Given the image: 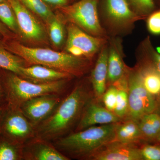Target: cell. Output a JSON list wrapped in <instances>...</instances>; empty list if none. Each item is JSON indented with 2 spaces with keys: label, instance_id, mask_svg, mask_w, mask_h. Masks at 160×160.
Here are the masks:
<instances>
[{
  "label": "cell",
  "instance_id": "ffe728a7",
  "mask_svg": "<svg viewBox=\"0 0 160 160\" xmlns=\"http://www.w3.org/2000/svg\"><path fill=\"white\" fill-rule=\"evenodd\" d=\"M26 61L18 56L7 50L0 42V68L13 72L19 76L21 69L25 66Z\"/></svg>",
  "mask_w": 160,
  "mask_h": 160
},
{
  "label": "cell",
  "instance_id": "52a82bcc",
  "mask_svg": "<svg viewBox=\"0 0 160 160\" xmlns=\"http://www.w3.org/2000/svg\"><path fill=\"white\" fill-rule=\"evenodd\" d=\"M0 134L19 145L32 135L33 129L19 108L7 104L0 120Z\"/></svg>",
  "mask_w": 160,
  "mask_h": 160
},
{
  "label": "cell",
  "instance_id": "d6a6232c",
  "mask_svg": "<svg viewBox=\"0 0 160 160\" xmlns=\"http://www.w3.org/2000/svg\"><path fill=\"white\" fill-rule=\"evenodd\" d=\"M0 33L2 36L3 39H5L16 38H17L13 32H12L1 22H0Z\"/></svg>",
  "mask_w": 160,
  "mask_h": 160
},
{
  "label": "cell",
  "instance_id": "9c48e42d",
  "mask_svg": "<svg viewBox=\"0 0 160 160\" xmlns=\"http://www.w3.org/2000/svg\"><path fill=\"white\" fill-rule=\"evenodd\" d=\"M8 1L14 10L21 37L31 42H45L46 41V31L33 13L19 0Z\"/></svg>",
  "mask_w": 160,
  "mask_h": 160
},
{
  "label": "cell",
  "instance_id": "d6986e66",
  "mask_svg": "<svg viewBox=\"0 0 160 160\" xmlns=\"http://www.w3.org/2000/svg\"><path fill=\"white\" fill-rule=\"evenodd\" d=\"M138 122L142 140L155 141L160 133V114L154 112L144 115Z\"/></svg>",
  "mask_w": 160,
  "mask_h": 160
},
{
  "label": "cell",
  "instance_id": "ba28073f",
  "mask_svg": "<svg viewBox=\"0 0 160 160\" xmlns=\"http://www.w3.org/2000/svg\"><path fill=\"white\" fill-rule=\"evenodd\" d=\"M67 32L66 51L76 57H92L105 42L103 38L89 34L71 23L68 26Z\"/></svg>",
  "mask_w": 160,
  "mask_h": 160
},
{
  "label": "cell",
  "instance_id": "f35d334b",
  "mask_svg": "<svg viewBox=\"0 0 160 160\" xmlns=\"http://www.w3.org/2000/svg\"><path fill=\"white\" fill-rule=\"evenodd\" d=\"M3 38L2 36V34H1V33H0V41H1V40H2V39Z\"/></svg>",
  "mask_w": 160,
  "mask_h": 160
},
{
  "label": "cell",
  "instance_id": "44dd1931",
  "mask_svg": "<svg viewBox=\"0 0 160 160\" xmlns=\"http://www.w3.org/2000/svg\"><path fill=\"white\" fill-rule=\"evenodd\" d=\"M29 155L31 159L35 160H68V158L52 146L42 142L37 143Z\"/></svg>",
  "mask_w": 160,
  "mask_h": 160
},
{
  "label": "cell",
  "instance_id": "83f0119b",
  "mask_svg": "<svg viewBox=\"0 0 160 160\" xmlns=\"http://www.w3.org/2000/svg\"><path fill=\"white\" fill-rule=\"evenodd\" d=\"M143 47L146 54V59L155 66L160 73V54L153 48L149 38L143 43Z\"/></svg>",
  "mask_w": 160,
  "mask_h": 160
},
{
  "label": "cell",
  "instance_id": "4fadbf2b",
  "mask_svg": "<svg viewBox=\"0 0 160 160\" xmlns=\"http://www.w3.org/2000/svg\"><path fill=\"white\" fill-rule=\"evenodd\" d=\"M105 7L110 21L120 26L129 25L144 18L131 10L127 0H105Z\"/></svg>",
  "mask_w": 160,
  "mask_h": 160
},
{
  "label": "cell",
  "instance_id": "7c38bea8",
  "mask_svg": "<svg viewBox=\"0 0 160 160\" xmlns=\"http://www.w3.org/2000/svg\"><path fill=\"white\" fill-rule=\"evenodd\" d=\"M122 120L105 106L103 107L96 102L89 101L80 118L77 131L84 130L98 124L118 123Z\"/></svg>",
  "mask_w": 160,
  "mask_h": 160
},
{
  "label": "cell",
  "instance_id": "d4e9b609",
  "mask_svg": "<svg viewBox=\"0 0 160 160\" xmlns=\"http://www.w3.org/2000/svg\"><path fill=\"white\" fill-rule=\"evenodd\" d=\"M47 25L52 42L56 47L61 46L65 38V30L62 22L59 18L55 15Z\"/></svg>",
  "mask_w": 160,
  "mask_h": 160
},
{
  "label": "cell",
  "instance_id": "d590c367",
  "mask_svg": "<svg viewBox=\"0 0 160 160\" xmlns=\"http://www.w3.org/2000/svg\"><path fill=\"white\" fill-rule=\"evenodd\" d=\"M155 141H156L160 143V133L158 135V136L155 139Z\"/></svg>",
  "mask_w": 160,
  "mask_h": 160
},
{
  "label": "cell",
  "instance_id": "cb8c5ba5",
  "mask_svg": "<svg viewBox=\"0 0 160 160\" xmlns=\"http://www.w3.org/2000/svg\"><path fill=\"white\" fill-rule=\"evenodd\" d=\"M18 146L0 134V160L19 159Z\"/></svg>",
  "mask_w": 160,
  "mask_h": 160
},
{
  "label": "cell",
  "instance_id": "5b68a950",
  "mask_svg": "<svg viewBox=\"0 0 160 160\" xmlns=\"http://www.w3.org/2000/svg\"><path fill=\"white\" fill-rule=\"evenodd\" d=\"M99 0H79L71 5L56 7L72 24L94 36L104 34L98 15Z\"/></svg>",
  "mask_w": 160,
  "mask_h": 160
},
{
  "label": "cell",
  "instance_id": "8fae6325",
  "mask_svg": "<svg viewBox=\"0 0 160 160\" xmlns=\"http://www.w3.org/2000/svg\"><path fill=\"white\" fill-rule=\"evenodd\" d=\"M94 160H141L140 148L135 144L113 141L106 144L89 158Z\"/></svg>",
  "mask_w": 160,
  "mask_h": 160
},
{
  "label": "cell",
  "instance_id": "6da1fadb",
  "mask_svg": "<svg viewBox=\"0 0 160 160\" xmlns=\"http://www.w3.org/2000/svg\"><path fill=\"white\" fill-rule=\"evenodd\" d=\"M6 49L31 65H41L73 76L82 75L89 66L84 58L76 57L68 52L47 48H32L21 44L16 38L0 41Z\"/></svg>",
  "mask_w": 160,
  "mask_h": 160
},
{
  "label": "cell",
  "instance_id": "30bf717a",
  "mask_svg": "<svg viewBox=\"0 0 160 160\" xmlns=\"http://www.w3.org/2000/svg\"><path fill=\"white\" fill-rule=\"evenodd\" d=\"M60 98L53 94L41 96L27 100L19 108L33 124L48 117L59 105Z\"/></svg>",
  "mask_w": 160,
  "mask_h": 160
},
{
  "label": "cell",
  "instance_id": "5bb4252c",
  "mask_svg": "<svg viewBox=\"0 0 160 160\" xmlns=\"http://www.w3.org/2000/svg\"><path fill=\"white\" fill-rule=\"evenodd\" d=\"M26 67L21 69L20 77L29 79L35 83H47L69 78L72 75L41 65Z\"/></svg>",
  "mask_w": 160,
  "mask_h": 160
},
{
  "label": "cell",
  "instance_id": "603a6c76",
  "mask_svg": "<svg viewBox=\"0 0 160 160\" xmlns=\"http://www.w3.org/2000/svg\"><path fill=\"white\" fill-rule=\"evenodd\" d=\"M0 22L13 32L17 37H21L14 10L8 1L0 3Z\"/></svg>",
  "mask_w": 160,
  "mask_h": 160
},
{
  "label": "cell",
  "instance_id": "2e32d148",
  "mask_svg": "<svg viewBox=\"0 0 160 160\" xmlns=\"http://www.w3.org/2000/svg\"><path fill=\"white\" fill-rule=\"evenodd\" d=\"M108 56L107 49H102L92 73V84L95 94L99 99L102 97L107 88Z\"/></svg>",
  "mask_w": 160,
  "mask_h": 160
},
{
  "label": "cell",
  "instance_id": "4316f807",
  "mask_svg": "<svg viewBox=\"0 0 160 160\" xmlns=\"http://www.w3.org/2000/svg\"><path fill=\"white\" fill-rule=\"evenodd\" d=\"M137 14L144 18L149 15L155 9V0H127Z\"/></svg>",
  "mask_w": 160,
  "mask_h": 160
},
{
  "label": "cell",
  "instance_id": "7402d4cb",
  "mask_svg": "<svg viewBox=\"0 0 160 160\" xmlns=\"http://www.w3.org/2000/svg\"><path fill=\"white\" fill-rule=\"evenodd\" d=\"M32 13L36 14L46 23H48L54 17L50 6L42 0H19Z\"/></svg>",
  "mask_w": 160,
  "mask_h": 160
},
{
  "label": "cell",
  "instance_id": "8d00e7d4",
  "mask_svg": "<svg viewBox=\"0 0 160 160\" xmlns=\"http://www.w3.org/2000/svg\"><path fill=\"white\" fill-rule=\"evenodd\" d=\"M155 49L156 50L157 52L160 54V46H158V47L156 48Z\"/></svg>",
  "mask_w": 160,
  "mask_h": 160
},
{
  "label": "cell",
  "instance_id": "f546056e",
  "mask_svg": "<svg viewBox=\"0 0 160 160\" xmlns=\"http://www.w3.org/2000/svg\"><path fill=\"white\" fill-rule=\"evenodd\" d=\"M140 148L142 160H160V145H146Z\"/></svg>",
  "mask_w": 160,
  "mask_h": 160
},
{
  "label": "cell",
  "instance_id": "1f68e13d",
  "mask_svg": "<svg viewBox=\"0 0 160 160\" xmlns=\"http://www.w3.org/2000/svg\"><path fill=\"white\" fill-rule=\"evenodd\" d=\"M7 104V95L3 83L2 69L0 68V108H4Z\"/></svg>",
  "mask_w": 160,
  "mask_h": 160
},
{
  "label": "cell",
  "instance_id": "8992f818",
  "mask_svg": "<svg viewBox=\"0 0 160 160\" xmlns=\"http://www.w3.org/2000/svg\"><path fill=\"white\" fill-rule=\"evenodd\" d=\"M127 92L129 108L126 119L138 122L144 115L158 112L156 103L144 87L137 69L128 71Z\"/></svg>",
  "mask_w": 160,
  "mask_h": 160
},
{
  "label": "cell",
  "instance_id": "836d02e7",
  "mask_svg": "<svg viewBox=\"0 0 160 160\" xmlns=\"http://www.w3.org/2000/svg\"><path fill=\"white\" fill-rule=\"evenodd\" d=\"M49 6H53L56 8L58 6L68 5L69 0H42Z\"/></svg>",
  "mask_w": 160,
  "mask_h": 160
},
{
  "label": "cell",
  "instance_id": "ac0fdd59",
  "mask_svg": "<svg viewBox=\"0 0 160 160\" xmlns=\"http://www.w3.org/2000/svg\"><path fill=\"white\" fill-rule=\"evenodd\" d=\"M119 49L113 44L109 52L107 82L111 85L117 82L127 73Z\"/></svg>",
  "mask_w": 160,
  "mask_h": 160
},
{
  "label": "cell",
  "instance_id": "e575fe53",
  "mask_svg": "<svg viewBox=\"0 0 160 160\" xmlns=\"http://www.w3.org/2000/svg\"><path fill=\"white\" fill-rule=\"evenodd\" d=\"M4 108H0V120H1V118H2V115Z\"/></svg>",
  "mask_w": 160,
  "mask_h": 160
},
{
  "label": "cell",
  "instance_id": "3957f363",
  "mask_svg": "<svg viewBox=\"0 0 160 160\" xmlns=\"http://www.w3.org/2000/svg\"><path fill=\"white\" fill-rule=\"evenodd\" d=\"M117 123L91 126L58 140L57 145L62 150L76 157L90 156L114 141Z\"/></svg>",
  "mask_w": 160,
  "mask_h": 160
},
{
  "label": "cell",
  "instance_id": "9a60e30c",
  "mask_svg": "<svg viewBox=\"0 0 160 160\" xmlns=\"http://www.w3.org/2000/svg\"><path fill=\"white\" fill-rule=\"evenodd\" d=\"M144 87L154 100L160 111V73L152 64L146 59L138 68Z\"/></svg>",
  "mask_w": 160,
  "mask_h": 160
},
{
  "label": "cell",
  "instance_id": "484cf974",
  "mask_svg": "<svg viewBox=\"0 0 160 160\" xmlns=\"http://www.w3.org/2000/svg\"><path fill=\"white\" fill-rule=\"evenodd\" d=\"M117 89L116 104L113 112L122 120L127 117L128 113L129 108L128 92L127 89Z\"/></svg>",
  "mask_w": 160,
  "mask_h": 160
},
{
  "label": "cell",
  "instance_id": "4dcf8cb0",
  "mask_svg": "<svg viewBox=\"0 0 160 160\" xmlns=\"http://www.w3.org/2000/svg\"><path fill=\"white\" fill-rule=\"evenodd\" d=\"M147 26L149 32L152 34H160V9L152 12L149 15Z\"/></svg>",
  "mask_w": 160,
  "mask_h": 160
},
{
  "label": "cell",
  "instance_id": "e0dca14e",
  "mask_svg": "<svg viewBox=\"0 0 160 160\" xmlns=\"http://www.w3.org/2000/svg\"><path fill=\"white\" fill-rule=\"evenodd\" d=\"M141 140L142 138L138 121L128 119L117 123L114 141L136 144Z\"/></svg>",
  "mask_w": 160,
  "mask_h": 160
},
{
  "label": "cell",
  "instance_id": "277c9868",
  "mask_svg": "<svg viewBox=\"0 0 160 160\" xmlns=\"http://www.w3.org/2000/svg\"><path fill=\"white\" fill-rule=\"evenodd\" d=\"M2 69L3 83L8 105L19 108L27 100L45 95L54 94L62 89L65 80L47 83H33L13 72Z\"/></svg>",
  "mask_w": 160,
  "mask_h": 160
},
{
  "label": "cell",
  "instance_id": "f1b7e54d",
  "mask_svg": "<svg viewBox=\"0 0 160 160\" xmlns=\"http://www.w3.org/2000/svg\"><path fill=\"white\" fill-rule=\"evenodd\" d=\"M118 89L115 86L111 85L103 94L102 100L104 106L109 111L113 112L116 104Z\"/></svg>",
  "mask_w": 160,
  "mask_h": 160
},
{
  "label": "cell",
  "instance_id": "7a4b0ae2",
  "mask_svg": "<svg viewBox=\"0 0 160 160\" xmlns=\"http://www.w3.org/2000/svg\"><path fill=\"white\" fill-rule=\"evenodd\" d=\"M89 96V92L84 86L76 87L43 122L38 129L39 136L49 139L64 134L81 118L90 101Z\"/></svg>",
  "mask_w": 160,
  "mask_h": 160
},
{
  "label": "cell",
  "instance_id": "74e56055",
  "mask_svg": "<svg viewBox=\"0 0 160 160\" xmlns=\"http://www.w3.org/2000/svg\"><path fill=\"white\" fill-rule=\"evenodd\" d=\"M8 0H0V3L3 2H6L8 1Z\"/></svg>",
  "mask_w": 160,
  "mask_h": 160
}]
</instances>
